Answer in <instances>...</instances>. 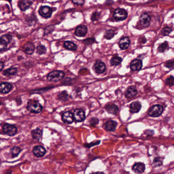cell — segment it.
Instances as JSON below:
<instances>
[{"label":"cell","mask_w":174,"mask_h":174,"mask_svg":"<svg viewBox=\"0 0 174 174\" xmlns=\"http://www.w3.org/2000/svg\"><path fill=\"white\" fill-rule=\"evenodd\" d=\"M99 122V120L97 118H93L90 120V124L91 126H95L97 125Z\"/></svg>","instance_id":"37"},{"label":"cell","mask_w":174,"mask_h":174,"mask_svg":"<svg viewBox=\"0 0 174 174\" xmlns=\"http://www.w3.org/2000/svg\"><path fill=\"white\" fill-rule=\"evenodd\" d=\"M37 53L39 55H43L46 52V49L44 46L39 45L37 47Z\"/></svg>","instance_id":"30"},{"label":"cell","mask_w":174,"mask_h":174,"mask_svg":"<svg viewBox=\"0 0 174 174\" xmlns=\"http://www.w3.org/2000/svg\"><path fill=\"white\" fill-rule=\"evenodd\" d=\"M4 67V64L3 63L2 61H0V72L2 70Z\"/></svg>","instance_id":"41"},{"label":"cell","mask_w":174,"mask_h":174,"mask_svg":"<svg viewBox=\"0 0 174 174\" xmlns=\"http://www.w3.org/2000/svg\"><path fill=\"white\" fill-rule=\"evenodd\" d=\"M31 135L34 140H39L42 135V131L40 128H36L31 131Z\"/></svg>","instance_id":"24"},{"label":"cell","mask_w":174,"mask_h":174,"mask_svg":"<svg viewBox=\"0 0 174 174\" xmlns=\"http://www.w3.org/2000/svg\"><path fill=\"white\" fill-rule=\"evenodd\" d=\"M20 152L21 149L18 146H13L11 149V157L13 158L17 157Z\"/></svg>","instance_id":"29"},{"label":"cell","mask_w":174,"mask_h":174,"mask_svg":"<svg viewBox=\"0 0 174 174\" xmlns=\"http://www.w3.org/2000/svg\"><path fill=\"white\" fill-rule=\"evenodd\" d=\"M12 36L11 35L5 34L0 37V51H4L7 49L9 44L11 43Z\"/></svg>","instance_id":"3"},{"label":"cell","mask_w":174,"mask_h":174,"mask_svg":"<svg viewBox=\"0 0 174 174\" xmlns=\"http://www.w3.org/2000/svg\"><path fill=\"white\" fill-rule=\"evenodd\" d=\"M13 86L10 83L8 82H4L0 84V93L4 94H8L9 93L12 89Z\"/></svg>","instance_id":"13"},{"label":"cell","mask_w":174,"mask_h":174,"mask_svg":"<svg viewBox=\"0 0 174 174\" xmlns=\"http://www.w3.org/2000/svg\"><path fill=\"white\" fill-rule=\"evenodd\" d=\"M143 67L142 61L140 59H135L130 63V69L133 71H139Z\"/></svg>","instance_id":"12"},{"label":"cell","mask_w":174,"mask_h":174,"mask_svg":"<svg viewBox=\"0 0 174 174\" xmlns=\"http://www.w3.org/2000/svg\"><path fill=\"white\" fill-rule=\"evenodd\" d=\"M130 40L128 37H123L119 41V47L122 50H126L129 47Z\"/></svg>","instance_id":"17"},{"label":"cell","mask_w":174,"mask_h":174,"mask_svg":"<svg viewBox=\"0 0 174 174\" xmlns=\"http://www.w3.org/2000/svg\"><path fill=\"white\" fill-rule=\"evenodd\" d=\"M93 69L97 74H102L106 70L105 63L100 61H97L95 63Z\"/></svg>","instance_id":"10"},{"label":"cell","mask_w":174,"mask_h":174,"mask_svg":"<svg viewBox=\"0 0 174 174\" xmlns=\"http://www.w3.org/2000/svg\"><path fill=\"white\" fill-rule=\"evenodd\" d=\"M117 123L114 120H110L105 122L104 128L108 131H114L116 129Z\"/></svg>","instance_id":"22"},{"label":"cell","mask_w":174,"mask_h":174,"mask_svg":"<svg viewBox=\"0 0 174 174\" xmlns=\"http://www.w3.org/2000/svg\"><path fill=\"white\" fill-rule=\"evenodd\" d=\"M163 111V107L160 105H155L149 109V116L151 117H158L161 116Z\"/></svg>","instance_id":"5"},{"label":"cell","mask_w":174,"mask_h":174,"mask_svg":"<svg viewBox=\"0 0 174 174\" xmlns=\"http://www.w3.org/2000/svg\"><path fill=\"white\" fill-rule=\"evenodd\" d=\"M33 4L32 1L28 0L20 1L18 3V6L22 11H25L28 9Z\"/></svg>","instance_id":"16"},{"label":"cell","mask_w":174,"mask_h":174,"mask_svg":"<svg viewBox=\"0 0 174 174\" xmlns=\"http://www.w3.org/2000/svg\"><path fill=\"white\" fill-rule=\"evenodd\" d=\"M99 15H100V14L99 13H98L97 12H95L93 14L92 16V20L93 21H94L95 20L98 19Z\"/></svg>","instance_id":"39"},{"label":"cell","mask_w":174,"mask_h":174,"mask_svg":"<svg viewBox=\"0 0 174 174\" xmlns=\"http://www.w3.org/2000/svg\"><path fill=\"white\" fill-rule=\"evenodd\" d=\"M87 33V28L84 25L78 26L75 30V34L79 37L85 36Z\"/></svg>","instance_id":"21"},{"label":"cell","mask_w":174,"mask_h":174,"mask_svg":"<svg viewBox=\"0 0 174 174\" xmlns=\"http://www.w3.org/2000/svg\"><path fill=\"white\" fill-rule=\"evenodd\" d=\"M142 108V105L139 102H133L130 105V111L132 113H138Z\"/></svg>","instance_id":"20"},{"label":"cell","mask_w":174,"mask_h":174,"mask_svg":"<svg viewBox=\"0 0 174 174\" xmlns=\"http://www.w3.org/2000/svg\"><path fill=\"white\" fill-rule=\"evenodd\" d=\"M58 98L62 101H66L68 99V95L66 91H64L58 95Z\"/></svg>","instance_id":"32"},{"label":"cell","mask_w":174,"mask_h":174,"mask_svg":"<svg viewBox=\"0 0 174 174\" xmlns=\"http://www.w3.org/2000/svg\"><path fill=\"white\" fill-rule=\"evenodd\" d=\"M166 84L168 85V86H170V87H172V86H174V77L173 76H169V77L166 80Z\"/></svg>","instance_id":"34"},{"label":"cell","mask_w":174,"mask_h":174,"mask_svg":"<svg viewBox=\"0 0 174 174\" xmlns=\"http://www.w3.org/2000/svg\"><path fill=\"white\" fill-rule=\"evenodd\" d=\"M17 73V69L14 67H11L3 72V74L5 76L15 75Z\"/></svg>","instance_id":"25"},{"label":"cell","mask_w":174,"mask_h":174,"mask_svg":"<svg viewBox=\"0 0 174 174\" xmlns=\"http://www.w3.org/2000/svg\"><path fill=\"white\" fill-rule=\"evenodd\" d=\"M1 104H2V103H1V102H0V106L1 105Z\"/></svg>","instance_id":"43"},{"label":"cell","mask_w":174,"mask_h":174,"mask_svg":"<svg viewBox=\"0 0 174 174\" xmlns=\"http://www.w3.org/2000/svg\"><path fill=\"white\" fill-rule=\"evenodd\" d=\"M3 131L5 134H6L9 136H13L17 133V129L14 125L5 123L3 126Z\"/></svg>","instance_id":"4"},{"label":"cell","mask_w":174,"mask_h":174,"mask_svg":"<svg viewBox=\"0 0 174 174\" xmlns=\"http://www.w3.org/2000/svg\"><path fill=\"white\" fill-rule=\"evenodd\" d=\"M115 34V32L113 30H108L105 32L104 37L105 39H112L114 35Z\"/></svg>","instance_id":"31"},{"label":"cell","mask_w":174,"mask_h":174,"mask_svg":"<svg viewBox=\"0 0 174 174\" xmlns=\"http://www.w3.org/2000/svg\"><path fill=\"white\" fill-rule=\"evenodd\" d=\"M151 17L148 13H142L140 17V24L145 28L148 27L150 25Z\"/></svg>","instance_id":"8"},{"label":"cell","mask_w":174,"mask_h":174,"mask_svg":"<svg viewBox=\"0 0 174 174\" xmlns=\"http://www.w3.org/2000/svg\"><path fill=\"white\" fill-rule=\"evenodd\" d=\"M94 39H87L84 41V43H85L87 45H89L92 44V43H94Z\"/></svg>","instance_id":"38"},{"label":"cell","mask_w":174,"mask_h":174,"mask_svg":"<svg viewBox=\"0 0 174 174\" xmlns=\"http://www.w3.org/2000/svg\"><path fill=\"white\" fill-rule=\"evenodd\" d=\"M46 152L45 149L43 146H35L33 150V154L37 157H43L45 155Z\"/></svg>","instance_id":"11"},{"label":"cell","mask_w":174,"mask_h":174,"mask_svg":"<svg viewBox=\"0 0 174 174\" xmlns=\"http://www.w3.org/2000/svg\"><path fill=\"white\" fill-rule=\"evenodd\" d=\"M169 49V43L167 41H164L163 43H161L158 47L157 51L159 53H163Z\"/></svg>","instance_id":"27"},{"label":"cell","mask_w":174,"mask_h":174,"mask_svg":"<svg viewBox=\"0 0 174 174\" xmlns=\"http://www.w3.org/2000/svg\"><path fill=\"white\" fill-rule=\"evenodd\" d=\"M92 174H104L102 172H96V173H93Z\"/></svg>","instance_id":"42"},{"label":"cell","mask_w":174,"mask_h":174,"mask_svg":"<svg viewBox=\"0 0 174 174\" xmlns=\"http://www.w3.org/2000/svg\"><path fill=\"white\" fill-rule=\"evenodd\" d=\"M73 3H74L75 4L78 5H82L84 4L85 1H82V0H80V1H72Z\"/></svg>","instance_id":"40"},{"label":"cell","mask_w":174,"mask_h":174,"mask_svg":"<svg viewBox=\"0 0 174 174\" xmlns=\"http://www.w3.org/2000/svg\"><path fill=\"white\" fill-rule=\"evenodd\" d=\"M62 119L63 122L66 124H71L74 120L73 114L70 111L65 112L63 114Z\"/></svg>","instance_id":"14"},{"label":"cell","mask_w":174,"mask_h":174,"mask_svg":"<svg viewBox=\"0 0 174 174\" xmlns=\"http://www.w3.org/2000/svg\"><path fill=\"white\" fill-rule=\"evenodd\" d=\"M172 31V29L171 28L169 27H166L163 28V30L162 31V34L164 36H167V35H169Z\"/></svg>","instance_id":"36"},{"label":"cell","mask_w":174,"mask_h":174,"mask_svg":"<svg viewBox=\"0 0 174 174\" xmlns=\"http://www.w3.org/2000/svg\"><path fill=\"white\" fill-rule=\"evenodd\" d=\"M38 12L39 15L42 17L48 19L51 17L53 9L50 7L47 6H42L39 9Z\"/></svg>","instance_id":"7"},{"label":"cell","mask_w":174,"mask_h":174,"mask_svg":"<svg viewBox=\"0 0 174 174\" xmlns=\"http://www.w3.org/2000/svg\"><path fill=\"white\" fill-rule=\"evenodd\" d=\"M23 49L26 54L32 55L34 52L35 46L33 43L29 42L24 45L23 47Z\"/></svg>","instance_id":"15"},{"label":"cell","mask_w":174,"mask_h":174,"mask_svg":"<svg viewBox=\"0 0 174 174\" xmlns=\"http://www.w3.org/2000/svg\"><path fill=\"white\" fill-rule=\"evenodd\" d=\"M164 66L169 69H172L174 67V58L171 60H168L165 63Z\"/></svg>","instance_id":"35"},{"label":"cell","mask_w":174,"mask_h":174,"mask_svg":"<svg viewBox=\"0 0 174 174\" xmlns=\"http://www.w3.org/2000/svg\"><path fill=\"white\" fill-rule=\"evenodd\" d=\"M163 163L162 159L160 157H157L155 158L153 160V164L155 166H161Z\"/></svg>","instance_id":"33"},{"label":"cell","mask_w":174,"mask_h":174,"mask_svg":"<svg viewBox=\"0 0 174 174\" xmlns=\"http://www.w3.org/2000/svg\"><path fill=\"white\" fill-rule=\"evenodd\" d=\"M27 109L31 113H39L43 109V107L38 101L31 100L28 101Z\"/></svg>","instance_id":"1"},{"label":"cell","mask_w":174,"mask_h":174,"mask_svg":"<svg viewBox=\"0 0 174 174\" xmlns=\"http://www.w3.org/2000/svg\"><path fill=\"white\" fill-rule=\"evenodd\" d=\"M64 47L65 49L68 50L75 51L77 49V46L75 43L70 41H67L64 43Z\"/></svg>","instance_id":"26"},{"label":"cell","mask_w":174,"mask_h":174,"mask_svg":"<svg viewBox=\"0 0 174 174\" xmlns=\"http://www.w3.org/2000/svg\"><path fill=\"white\" fill-rule=\"evenodd\" d=\"M65 73L60 71H53L47 76V79L49 81L57 82L60 81L64 78Z\"/></svg>","instance_id":"2"},{"label":"cell","mask_w":174,"mask_h":174,"mask_svg":"<svg viewBox=\"0 0 174 174\" xmlns=\"http://www.w3.org/2000/svg\"><path fill=\"white\" fill-rule=\"evenodd\" d=\"M105 110L109 113L116 114L119 111V108L115 104H108L105 106Z\"/></svg>","instance_id":"23"},{"label":"cell","mask_w":174,"mask_h":174,"mask_svg":"<svg viewBox=\"0 0 174 174\" xmlns=\"http://www.w3.org/2000/svg\"><path fill=\"white\" fill-rule=\"evenodd\" d=\"M132 170L137 174H142L145 170V165L143 163H136L132 166Z\"/></svg>","instance_id":"18"},{"label":"cell","mask_w":174,"mask_h":174,"mask_svg":"<svg viewBox=\"0 0 174 174\" xmlns=\"http://www.w3.org/2000/svg\"><path fill=\"white\" fill-rule=\"evenodd\" d=\"M74 120L77 122H81L85 120L86 116L85 112L81 109H76L73 112Z\"/></svg>","instance_id":"9"},{"label":"cell","mask_w":174,"mask_h":174,"mask_svg":"<svg viewBox=\"0 0 174 174\" xmlns=\"http://www.w3.org/2000/svg\"><path fill=\"white\" fill-rule=\"evenodd\" d=\"M113 16L118 21H123L127 19L128 13L124 9L118 8L114 11Z\"/></svg>","instance_id":"6"},{"label":"cell","mask_w":174,"mask_h":174,"mask_svg":"<svg viewBox=\"0 0 174 174\" xmlns=\"http://www.w3.org/2000/svg\"><path fill=\"white\" fill-rule=\"evenodd\" d=\"M138 94V90L134 86H131L127 88L126 93L125 97L127 98H132L136 96Z\"/></svg>","instance_id":"19"},{"label":"cell","mask_w":174,"mask_h":174,"mask_svg":"<svg viewBox=\"0 0 174 174\" xmlns=\"http://www.w3.org/2000/svg\"><path fill=\"white\" fill-rule=\"evenodd\" d=\"M122 59L118 56H114L111 60V64L113 66H117L120 65Z\"/></svg>","instance_id":"28"}]
</instances>
